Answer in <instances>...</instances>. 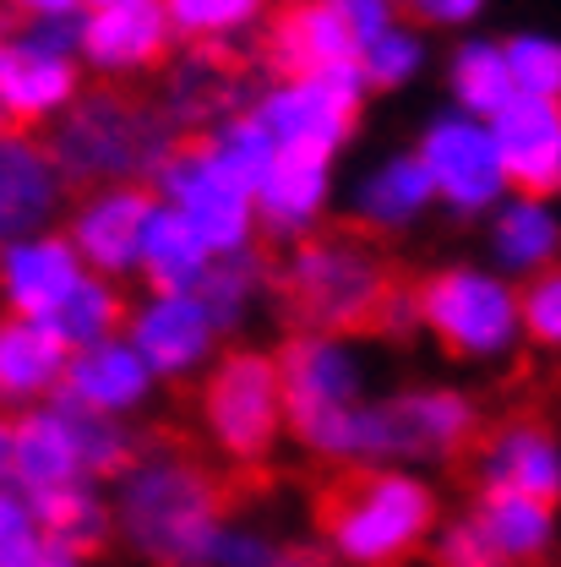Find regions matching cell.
I'll return each mask as SVG.
<instances>
[{
  "label": "cell",
  "instance_id": "obj_4",
  "mask_svg": "<svg viewBox=\"0 0 561 567\" xmlns=\"http://www.w3.org/2000/svg\"><path fill=\"white\" fill-rule=\"evenodd\" d=\"M393 284V262L360 229H316L273 262V295L294 333H371Z\"/></svg>",
  "mask_w": 561,
  "mask_h": 567
},
{
  "label": "cell",
  "instance_id": "obj_26",
  "mask_svg": "<svg viewBox=\"0 0 561 567\" xmlns=\"http://www.w3.org/2000/svg\"><path fill=\"white\" fill-rule=\"evenodd\" d=\"M469 518H475V529L486 535V546L507 567H546L557 557V502L475 486Z\"/></svg>",
  "mask_w": 561,
  "mask_h": 567
},
{
  "label": "cell",
  "instance_id": "obj_33",
  "mask_svg": "<svg viewBox=\"0 0 561 567\" xmlns=\"http://www.w3.org/2000/svg\"><path fill=\"white\" fill-rule=\"evenodd\" d=\"M512 104V82H507V61H501V39H458L447 55V110L491 121Z\"/></svg>",
  "mask_w": 561,
  "mask_h": 567
},
{
  "label": "cell",
  "instance_id": "obj_30",
  "mask_svg": "<svg viewBox=\"0 0 561 567\" xmlns=\"http://www.w3.org/2000/svg\"><path fill=\"white\" fill-rule=\"evenodd\" d=\"M208 268H212V251L197 240V229L158 203L153 218H147L142 262H137V279L147 284V295H197V284L208 279Z\"/></svg>",
  "mask_w": 561,
  "mask_h": 567
},
{
  "label": "cell",
  "instance_id": "obj_36",
  "mask_svg": "<svg viewBox=\"0 0 561 567\" xmlns=\"http://www.w3.org/2000/svg\"><path fill=\"white\" fill-rule=\"evenodd\" d=\"M212 567H333V557L300 535H273L262 524H229Z\"/></svg>",
  "mask_w": 561,
  "mask_h": 567
},
{
  "label": "cell",
  "instance_id": "obj_19",
  "mask_svg": "<svg viewBox=\"0 0 561 567\" xmlns=\"http://www.w3.org/2000/svg\"><path fill=\"white\" fill-rule=\"evenodd\" d=\"M61 213H66V181L44 137L0 126V240L55 229Z\"/></svg>",
  "mask_w": 561,
  "mask_h": 567
},
{
  "label": "cell",
  "instance_id": "obj_32",
  "mask_svg": "<svg viewBox=\"0 0 561 567\" xmlns=\"http://www.w3.org/2000/svg\"><path fill=\"white\" fill-rule=\"evenodd\" d=\"M169 17L175 44L186 50H208V55H229L235 44L257 39L268 22V0H158Z\"/></svg>",
  "mask_w": 561,
  "mask_h": 567
},
{
  "label": "cell",
  "instance_id": "obj_47",
  "mask_svg": "<svg viewBox=\"0 0 561 567\" xmlns=\"http://www.w3.org/2000/svg\"><path fill=\"white\" fill-rule=\"evenodd\" d=\"M104 6H137V0H82V11H104Z\"/></svg>",
  "mask_w": 561,
  "mask_h": 567
},
{
  "label": "cell",
  "instance_id": "obj_9",
  "mask_svg": "<svg viewBox=\"0 0 561 567\" xmlns=\"http://www.w3.org/2000/svg\"><path fill=\"white\" fill-rule=\"evenodd\" d=\"M76 66V17L61 22H17L0 44V121L11 132L55 126L82 99Z\"/></svg>",
  "mask_w": 561,
  "mask_h": 567
},
{
  "label": "cell",
  "instance_id": "obj_1",
  "mask_svg": "<svg viewBox=\"0 0 561 567\" xmlns=\"http://www.w3.org/2000/svg\"><path fill=\"white\" fill-rule=\"evenodd\" d=\"M486 431V410L469 388L415 382L387 399H360L322 421L300 447L333 470H420L464 458Z\"/></svg>",
  "mask_w": 561,
  "mask_h": 567
},
{
  "label": "cell",
  "instance_id": "obj_14",
  "mask_svg": "<svg viewBox=\"0 0 561 567\" xmlns=\"http://www.w3.org/2000/svg\"><path fill=\"white\" fill-rule=\"evenodd\" d=\"M121 339L142 354L153 382H197L224 350L197 295H142L137 306H126Z\"/></svg>",
  "mask_w": 561,
  "mask_h": 567
},
{
  "label": "cell",
  "instance_id": "obj_38",
  "mask_svg": "<svg viewBox=\"0 0 561 567\" xmlns=\"http://www.w3.org/2000/svg\"><path fill=\"white\" fill-rule=\"evenodd\" d=\"M501 61L512 99H557L561 104V39L546 28H523L501 39Z\"/></svg>",
  "mask_w": 561,
  "mask_h": 567
},
{
  "label": "cell",
  "instance_id": "obj_10",
  "mask_svg": "<svg viewBox=\"0 0 561 567\" xmlns=\"http://www.w3.org/2000/svg\"><path fill=\"white\" fill-rule=\"evenodd\" d=\"M147 186L175 218H186L197 229V240L208 246L212 257H235V251L262 246L257 240V218H251V192L229 169H218L212 153L197 137L175 142Z\"/></svg>",
  "mask_w": 561,
  "mask_h": 567
},
{
  "label": "cell",
  "instance_id": "obj_12",
  "mask_svg": "<svg viewBox=\"0 0 561 567\" xmlns=\"http://www.w3.org/2000/svg\"><path fill=\"white\" fill-rule=\"evenodd\" d=\"M420 158L425 181L436 192V208H447L453 218H486V213L507 197L501 164H496L491 126L458 110H436L420 126V137L409 147Z\"/></svg>",
  "mask_w": 561,
  "mask_h": 567
},
{
  "label": "cell",
  "instance_id": "obj_45",
  "mask_svg": "<svg viewBox=\"0 0 561 567\" xmlns=\"http://www.w3.org/2000/svg\"><path fill=\"white\" fill-rule=\"evenodd\" d=\"M11 567H87V563H82V557H71L66 546H55V540H44V535H39V546H33L28 557H17Z\"/></svg>",
  "mask_w": 561,
  "mask_h": 567
},
{
  "label": "cell",
  "instance_id": "obj_43",
  "mask_svg": "<svg viewBox=\"0 0 561 567\" xmlns=\"http://www.w3.org/2000/svg\"><path fill=\"white\" fill-rule=\"evenodd\" d=\"M333 6V17L344 22V33H350V44L360 50V44H371L382 28H393L404 11L393 6V0H328Z\"/></svg>",
  "mask_w": 561,
  "mask_h": 567
},
{
  "label": "cell",
  "instance_id": "obj_42",
  "mask_svg": "<svg viewBox=\"0 0 561 567\" xmlns=\"http://www.w3.org/2000/svg\"><path fill=\"white\" fill-rule=\"evenodd\" d=\"M491 0H404L398 11H409V22L420 33H464L486 17Z\"/></svg>",
  "mask_w": 561,
  "mask_h": 567
},
{
  "label": "cell",
  "instance_id": "obj_44",
  "mask_svg": "<svg viewBox=\"0 0 561 567\" xmlns=\"http://www.w3.org/2000/svg\"><path fill=\"white\" fill-rule=\"evenodd\" d=\"M17 22H61V17H82V0H0Z\"/></svg>",
  "mask_w": 561,
  "mask_h": 567
},
{
  "label": "cell",
  "instance_id": "obj_15",
  "mask_svg": "<svg viewBox=\"0 0 561 567\" xmlns=\"http://www.w3.org/2000/svg\"><path fill=\"white\" fill-rule=\"evenodd\" d=\"M175 55V33L158 0L104 6L76 17V66L104 82H142Z\"/></svg>",
  "mask_w": 561,
  "mask_h": 567
},
{
  "label": "cell",
  "instance_id": "obj_29",
  "mask_svg": "<svg viewBox=\"0 0 561 567\" xmlns=\"http://www.w3.org/2000/svg\"><path fill=\"white\" fill-rule=\"evenodd\" d=\"M33 524L44 540L66 546L71 557H98L115 540V518H110V496L98 492L93 481H71V486H50V492L28 496Z\"/></svg>",
  "mask_w": 561,
  "mask_h": 567
},
{
  "label": "cell",
  "instance_id": "obj_48",
  "mask_svg": "<svg viewBox=\"0 0 561 567\" xmlns=\"http://www.w3.org/2000/svg\"><path fill=\"white\" fill-rule=\"evenodd\" d=\"M268 6H294V0H268Z\"/></svg>",
  "mask_w": 561,
  "mask_h": 567
},
{
  "label": "cell",
  "instance_id": "obj_11",
  "mask_svg": "<svg viewBox=\"0 0 561 567\" xmlns=\"http://www.w3.org/2000/svg\"><path fill=\"white\" fill-rule=\"evenodd\" d=\"M273 365H279V393H283V431L294 442L365 399V354H360L354 339L289 333L273 350Z\"/></svg>",
  "mask_w": 561,
  "mask_h": 567
},
{
  "label": "cell",
  "instance_id": "obj_34",
  "mask_svg": "<svg viewBox=\"0 0 561 567\" xmlns=\"http://www.w3.org/2000/svg\"><path fill=\"white\" fill-rule=\"evenodd\" d=\"M44 328H50L66 350H87V344L121 339V328H126V295H121V284L82 274V279L71 284L66 300L44 317Z\"/></svg>",
  "mask_w": 561,
  "mask_h": 567
},
{
  "label": "cell",
  "instance_id": "obj_46",
  "mask_svg": "<svg viewBox=\"0 0 561 567\" xmlns=\"http://www.w3.org/2000/svg\"><path fill=\"white\" fill-rule=\"evenodd\" d=\"M11 475V415H0V486Z\"/></svg>",
  "mask_w": 561,
  "mask_h": 567
},
{
  "label": "cell",
  "instance_id": "obj_41",
  "mask_svg": "<svg viewBox=\"0 0 561 567\" xmlns=\"http://www.w3.org/2000/svg\"><path fill=\"white\" fill-rule=\"evenodd\" d=\"M39 546V524H33V507L17 486H0V567H11L17 557H28Z\"/></svg>",
  "mask_w": 561,
  "mask_h": 567
},
{
  "label": "cell",
  "instance_id": "obj_51",
  "mask_svg": "<svg viewBox=\"0 0 561 567\" xmlns=\"http://www.w3.org/2000/svg\"><path fill=\"white\" fill-rule=\"evenodd\" d=\"M0 126H6V121H0Z\"/></svg>",
  "mask_w": 561,
  "mask_h": 567
},
{
  "label": "cell",
  "instance_id": "obj_13",
  "mask_svg": "<svg viewBox=\"0 0 561 567\" xmlns=\"http://www.w3.org/2000/svg\"><path fill=\"white\" fill-rule=\"evenodd\" d=\"M158 208L153 186H93V192H76V203L66 208V235L82 274L110 284L137 279L142 262V235H147V218Z\"/></svg>",
  "mask_w": 561,
  "mask_h": 567
},
{
  "label": "cell",
  "instance_id": "obj_20",
  "mask_svg": "<svg viewBox=\"0 0 561 567\" xmlns=\"http://www.w3.org/2000/svg\"><path fill=\"white\" fill-rule=\"evenodd\" d=\"M76 279H82V262L61 229L0 240V317L44 322L71 295Z\"/></svg>",
  "mask_w": 561,
  "mask_h": 567
},
{
  "label": "cell",
  "instance_id": "obj_39",
  "mask_svg": "<svg viewBox=\"0 0 561 567\" xmlns=\"http://www.w3.org/2000/svg\"><path fill=\"white\" fill-rule=\"evenodd\" d=\"M518 333L534 350H557L561 344V274H540V279L518 284Z\"/></svg>",
  "mask_w": 561,
  "mask_h": 567
},
{
  "label": "cell",
  "instance_id": "obj_40",
  "mask_svg": "<svg viewBox=\"0 0 561 567\" xmlns=\"http://www.w3.org/2000/svg\"><path fill=\"white\" fill-rule=\"evenodd\" d=\"M425 546H430V567H507L491 546H486V535L475 529V518H469V513H464V518L436 524V535H430Z\"/></svg>",
  "mask_w": 561,
  "mask_h": 567
},
{
  "label": "cell",
  "instance_id": "obj_8",
  "mask_svg": "<svg viewBox=\"0 0 561 567\" xmlns=\"http://www.w3.org/2000/svg\"><path fill=\"white\" fill-rule=\"evenodd\" d=\"M365 82L360 71L333 66L316 76H273L268 87L251 93V115L262 121V132L273 137L279 153H300V158H322L339 164V153L354 142L360 115H365Z\"/></svg>",
  "mask_w": 561,
  "mask_h": 567
},
{
  "label": "cell",
  "instance_id": "obj_35",
  "mask_svg": "<svg viewBox=\"0 0 561 567\" xmlns=\"http://www.w3.org/2000/svg\"><path fill=\"white\" fill-rule=\"evenodd\" d=\"M425 66H430V39L404 17L354 50V71H360L365 93H404L425 76Z\"/></svg>",
  "mask_w": 561,
  "mask_h": 567
},
{
  "label": "cell",
  "instance_id": "obj_24",
  "mask_svg": "<svg viewBox=\"0 0 561 567\" xmlns=\"http://www.w3.org/2000/svg\"><path fill=\"white\" fill-rule=\"evenodd\" d=\"M71 350L28 317H0V415H22L61 393Z\"/></svg>",
  "mask_w": 561,
  "mask_h": 567
},
{
  "label": "cell",
  "instance_id": "obj_22",
  "mask_svg": "<svg viewBox=\"0 0 561 567\" xmlns=\"http://www.w3.org/2000/svg\"><path fill=\"white\" fill-rule=\"evenodd\" d=\"M257 39H262V66L273 76H316V71L354 61L350 33H344V22L333 17L328 0H294V6L268 11Z\"/></svg>",
  "mask_w": 561,
  "mask_h": 567
},
{
  "label": "cell",
  "instance_id": "obj_5",
  "mask_svg": "<svg viewBox=\"0 0 561 567\" xmlns=\"http://www.w3.org/2000/svg\"><path fill=\"white\" fill-rule=\"evenodd\" d=\"M169 121L158 115V104H142L126 87H98L71 104L55 121V137L44 142L66 192H93V186H147L153 169L169 158L175 147Z\"/></svg>",
  "mask_w": 561,
  "mask_h": 567
},
{
  "label": "cell",
  "instance_id": "obj_21",
  "mask_svg": "<svg viewBox=\"0 0 561 567\" xmlns=\"http://www.w3.org/2000/svg\"><path fill=\"white\" fill-rule=\"evenodd\" d=\"M158 382L153 371L142 365V354L126 339H104V344H87V350H71L66 377H61V393L76 410L87 415H110V421H132L153 404Z\"/></svg>",
  "mask_w": 561,
  "mask_h": 567
},
{
  "label": "cell",
  "instance_id": "obj_18",
  "mask_svg": "<svg viewBox=\"0 0 561 567\" xmlns=\"http://www.w3.org/2000/svg\"><path fill=\"white\" fill-rule=\"evenodd\" d=\"M333 164L322 158H300V153H273V164L262 169V181L251 186V218H257V240L294 246L305 235L322 229V218L333 213Z\"/></svg>",
  "mask_w": 561,
  "mask_h": 567
},
{
  "label": "cell",
  "instance_id": "obj_2",
  "mask_svg": "<svg viewBox=\"0 0 561 567\" xmlns=\"http://www.w3.org/2000/svg\"><path fill=\"white\" fill-rule=\"evenodd\" d=\"M110 518L147 567H212L229 529V492L186 447H137L115 475Z\"/></svg>",
  "mask_w": 561,
  "mask_h": 567
},
{
  "label": "cell",
  "instance_id": "obj_3",
  "mask_svg": "<svg viewBox=\"0 0 561 567\" xmlns=\"http://www.w3.org/2000/svg\"><path fill=\"white\" fill-rule=\"evenodd\" d=\"M441 524V496L420 470H339L316 496L322 551L344 567H404Z\"/></svg>",
  "mask_w": 561,
  "mask_h": 567
},
{
  "label": "cell",
  "instance_id": "obj_50",
  "mask_svg": "<svg viewBox=\"0 0 561 567\" xmlns=\"http://www.w3.org/2000/svg\"><path fill=\"white\" fill-rule=\"evenodd\" d=\"M393 6H404V0H393Z\"/></svg>",
  "mask_w": 561,
  "mask_h": 567
},
{
  "label": "cell",
  "instance_id": "obj_28",
  "mask_svg": "<svg viewBox=\"0 0 561 567\" xmlns=\"http://www.w3.org/2000/svg\"><path fill=\"white\" fill-rule=\"evenodd\" d=\"M246 104H251V93L235 87L229 61H224V55H208V50H191L180 66L169 71V87H164L158 115L169 121L175 137H186V132L202 137L212 121H224L229 110H246Z\"/></svg>",
  "mask_w": 561,
  "mask_h": 567
},
{
  "label": "cell",
  "instance_id": "obj_25",
  "mask_svg": "<svg viewBox=\"0 0 561 567\" xmlns=\"http://www.w3.org/2000/svg\"><path fill=\"white\" fill-rule=\"evenodd\" d=\"M491 274L512 284H529L540 274L557 268V251H561V218H557V203L546 197H501L491 213Z\"/></svg>",
  "mask_w": 561,
  "mask_h": 567
},
{
  "label": "cell",
  "instance_id": "obj_23",
  "mask_svg": "<svg viewBox=\"0 0 561 567\" xmlns=\"http://www.w3.org/2000/svg\"><path fill=\"white\" fill-rule=\"evenodd\" d=\"M430 208H436V192H430L420 158L409 147L371 164L350 192V218L365 240H398V235L420 229Z\"/></svg>",
  "mask_w": 561,
  "mask_h": 567
},
{
  "label": "cell",
  "instance_id": "obj_31",
  "mask_svg": "<svg viewBox=\"0 0 561 567\" xmlns=\"http://www.w3.org/2000/svg\"><path fill=\"white\" fill-rule=\"evenodd\" d=\"M268 295H273V257L262 246L235 251V257H212L208 279L197 284V306L208 311L218 339H235Z\"/></svg>",
  "mask_w": 561,
  "mask_h": 567
},
{
  "label": "cell",
  "instance_id": "obj_7",
  "mask_svg": "<svg viewBox=\"0 0 561 567\" xmlns=\"http://www.w3.org/2000/svg\"><path fill=\"white\" fill-rule=\"evenodd\" d=\"M420 328L464 365H501L523 350L518 333V284L486 262H441L415 284Z\"/></svg>",
  "mask_w": 561,
  "mask_h": 567
},
{
  "label": "cell",
  "instance_id": "obj_6",
  "mask_svg": "<svg viewBox=\"0 0 561 567\" xmlns=\"http://www.w3.org/2000/svg\"><path fill=\"white\" fill-rule=\"evenodd\" d=\"M197 421L229 470H262L289 436L273 350L235 344L212 354V365L197 377Z\"/></svg>",
  "mask_w": 561,
  "mask_h": 567
},
{
  "label": "cell",
  "instance_id": "obj_27",
  "mask_svg": "<svg viewBox=\"0 0 561 567\" xmlns=\"http://www.w3.org/2000/svg\"><path fill=\"white\" fill-rule=\"evenodd\" d=\"M71 481H82V464H76L66 404L50 399V404L11 415V475H6V486L33 496L50 492V486H71Z\"/></svg>",
  "mask_w": 561,
  "mask_h": 567
},
{
  "label": "cell",
  "instance_id": "obj_16",
  "mask_svg": "<svg viewBox=\"0 0 561 567\" xmlns=\"http://www.w3.org/2000/svg\"><path fill=\"white\" fill-rule=\"evenodd\" d=\"M469 453H475V486L518 492L534 502L561 496V442L546 415H512L486 425Z\"/></svg>",
  "mask_w": 561,
  "mask_h": 567
},
{
  "label": "cell",
  "instance_id": "obj_17",
  "mask_svg": "<svg viewBox=\"0 0 561 567\" xmlns=\"http://www.w3.org/2000/svg\"><path fill=\"white\" fill-rule=\"evenodd\" d=\"M496 164L512 197H557L561 192V104L557 99H512L486 121Z\"/></svg>",
  "mask_w": 561,
  "mask_h": 567
},
{
  "label": "cell",
  "instance_id": "obj_37",
  "mask_svg": "<svg viewBox=\"0 0 561 567\" xmlns=\"http://www.w3.org/2000/svg\"><path fill=\"white\" fill-rule=\"evenodd\" d=\"M197 142L212 153V164H218V169H229L246 192L262 181V169H268V164H273V153H279L273 137L262 132V121H257L251 110H229V115H224V121H212Z\"/></svg>",
  "mask_w": 561,
  "mask_h": 567
},
{
  "label": "cell",
  "instance_id": "obj_49",
  "mask_svg": "<svg viewBox=\"0 0 561 567\" xmlns=\"http://www.w3.org/2000/svg\"><path fill=\"white\" fill-rule=\"evenodd\" d=\"M0 44H6V28H0Z\"/></svg>",
  "mask_w": 561,
  "mask_h": 567
}]
</instances>
